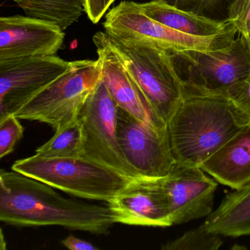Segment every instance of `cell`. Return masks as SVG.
I'll use <instances>...</instances> for the list:
<instances>
[{
    "label": "cell",
    "mask_w": 250,
    "mask_h": 250,
    "mask_svg": "<svg viewBox=\"0 0 250 250\" xmlns=\"http://www.w3.org/2000/svg\"><path fill=\"white\" fill-rule=\"evenodd\" d=\"M222 235L206 229L203 225L162 246L163 250H217L223 244Z\"/></svg>",
    "instance_id": "cell-20"
},
{
    "label": "cell",
    "mask_w": 250,
    "mask_h": 250,
    "mask_svg": "<svg viewBox=\"0 0 250 250\" xmlns=\"http://www.w3.org/2000/svg\"><path fill=\"white\" fill-rule=\"evenodd\" d=\"M226 21L233 25L238 34L250 30V0H232L227 10Z\"/></svg>",
    "instance_id": "cell-24"
},
{
    "label": "cell",
    "mask_w": 250,
    "mask_h": 250,
    "mask_svg": "<svg viewBox=\"0 0 250 250\" xmlns=\"http://www.w3.org/2000/svg\"><path fill=\"white\" fill-rule=\"evenodd\" d=\"M65 39L63 30L48 21L16 15L0 18V62L55 56Z\"/></svg>",
    "instance_id": "cell-12"
},
{
    "label": "cell",
    "mask_w": 250,
    "mask_h": 250,
    "mask_svg": "<svg viewBox=\"0 0 250 250\" xmlns=\"http://www.w3.org/2000/svg\"><path fill=\"white\" fill-rule=\"evenodd\" d=\"M70 63L56 55L0 62V118L15 113L62 75Z\"/></svg>",
    "instance_id": "cell-10"
},
{
    "label": "cell",
    "mask_w": 250,
    "mask_h": 250,
    "mask_svg": "<svg viewBox=\"0 0 250 250\" xmlns=\"http://www.w3.org/2000/svg\"><path fill=\"white\" fill-rule=\"evenodd\" d=\"M174 55L188 65V77L184 80L207 91L225 93L250 73V52L240 35L222 49L186 51Z\"/></svg>",
    "instance_id": "cell-9"
},
{
    "label": "cell",
    "mask_w": 250,
    "mask_h": 250,
    "mask_svg": "<svg viewBox=\"0 0 250 250\" xmlns=\"http://www.w3.org/2000/svg\"><path fill=\"white\" fill-rule=\"evenodd\" d=\"M231 103L250 125V73L225 92Z\"/></svg>",
    "instance_id": "cell-23"
},
{
    "label": "cell",
    "mask_w": 250,
    "mask_h": 250,
    "mask_svg": "<svg viewBox=\"0 0 250 250\" xmlns=\"http://www.w3.org/2000/svg\"><path fill=\"white\" fill-rule=\"evenodd\" d=\"M0 221L15 226L63 227L106 235L115 223L108 206L66 199L20 172H0Z\"/></svg>",
    "instance_id": "cell-1"
},
{
    "label": "cell",
    "mask_w": 250,
    "mask_h": 250,
    "mask_svg": "<svg viewBox=\"0 0 250 250\" xmlns=\"http://www.w3.org/2000/svg\"><path fill=\"white\" fill-rule=\"evenodd\" d=\"M159 179L133 180L107 203L115 223L159 228L174 225L169 200Z\"/></svg>",
    "instance_id": "cell-13"
},
{
    "label": "cell",
    "mask_w": 250,
    "mask_h": 250,
    "mask_svg": "<svg viewBox=\"0 0 250 250\" xmlns=\"http://www.w3.org/2000/svg\"><path fill=\"white\" fill-rule=\"evenodd\" d=\"M239 35L242 36L243 39H244L250 55V31L246 32V33H241V34Z\"/></svg>",
    "instance_id": "cell-27"
},
{
    "label": "cell",
    "mask_w": 250,
    "mask_h": 250,
    "mask_svg": "<svg viewBox=\"0 0 250 250\" xmlns=\"http://www.w3.org/2000/svg\"><path fill=\"white\" fill-rule=\"evenodd\" d=\"M117 109L118 106L101 80L80 115L83 134L80 156L111 168L131 181L143 178L129 165L118 143Z\"/></svg>",
    "instance_id": "cell-7"
},
{
    "label": "cell",
    "mask_w": 250,
    "mask_h": 250,
    "mask_svg": "<svg viewBox=\"0 0 250 250\" xmlns=\"http://www.w3.org/2000/svg\"><path fill=\"white\" fill-rule=\"evenodd\" d=\"M106 36L155 113L167 124L184 93L175 55L150 43Z\"/></svg>",
    "instance_id": "cell-3"
},
{
    "label": "cell",
    "mask_w": 250,
    "mask_h": 250,
    "mask_svg": "<svg viewBox=\"0 0 250 250\" xmlns=\"http://www.w3.org/2000/svg\"><path fill=\"white\" fill-rule=\"evenodd\" d=\"M12 170L76 197L106 203L131 181L114 169L81 156L46 157L36 154L17 161Z\"/></svg>",
    "instance_id": "cell-4"
},
{
    "label": "cell",
    "mask_w": 250,
    "mask_h": 250,
    "mask_svg": "<svg viewBox=\"0 0 250 250\" xmlns=\"http://www.w3.org/2000/svg\"><path fill=\"white\" fill-rule=\"evenodd\" d=\"M202 225L222 236L250 235V183L227 194Z\"/></svg>",
    "instance_id": "cell-16"
},
{
    "label": "cell",
    "mask_w": 250,
    "mask_h": 250,
    "mask_svg": "<svg viewBox=\"0 0 250 250\" xmlns=\"http://www.w3.org/2000/svg\"><path fill=\"white\" fill-rule=\"evenodd\" d=\"M103 27L111 37L150 43L172 54L186 51H213L226 47L235 40L233 25L217 36L198 37L177 31L147 17L140 3L122 1L106 14Z\"/></svg>",
    "instance_id": "cell-6"
},
{
    "label": "cell",
    "mask_w": 250,
    "mask_h": 250,
    "mask_svg": "<svg viewBox=\"0 0 250 250\" xmlns=\"http://www.w3.org/2000/svg\"><path fill=\"white\" fill-rule=\"evenodd\" d=\"M101 80L99 60L72 61L62 75L27 101L14 115L19 119L49 124L55 131L62 129L79 118Z\"/></svg>",
    "instance_id": "cell-5"
},
{
    "label": "cell",
    "mask_w": 250,
    "mask_h": 250,
    "mask_svg": "<svg viewBox=\"0 0 250 250\" xmlns=\"http://www.w3.org/2000/svg\"><path fill=\"white\" fill-rule=\"evenodd\" d=\"M142 11L150 18L177 31L198 37H211L232 27L225 20H213L156 1L140 3Z\"/></svg>",
    "instance_id": "cell-17"
},
{
    "label": "cell",
    "mask_w": 250,
    "mask_h": 250,
    "mask_svg": "<svg viewBox=\"0 0 250 250\" xmlns=\"http://www.w3.org/2000/svg\"><path fill=\"white\" fill-rule=\"evenodd\" d=\"M26 16L66 30L83 16L84 0H13Z\"/></svg>",
    "instance_id": "cell-18"
},
{
    "label": "cell",
    "mask_w": 250,
    "mask_h": 250,
    "mask_svg": "<svg viewBox=\"0 0 250 250\" xmlns=\"http://www.w3.org/2000/svg\"><path fill=\"white\" fill-rule=\"evenodd\" d=\"M247 125L226 93L207 91L184 80L182 100L167 123L175 162L201 166Z\"/></svg>",
    "instance_id": "cell-2"
},
{
    "label": "cell",
    "mask_w": 250,
    "mask_h": 250,
    "mask_svg": "<svg viewBox=\"0 0 250 250\" xmlns=\"http://www.w3.org/2000/svg\"><path fill=\"white\" fill-rule=\"evenodd\" d=\"M162 2L182 11L214 19L227 0H150Z\"/></svg>",
    "instance_id": "cell-22"
},
{
    "label": "cell",
    "mask_w": 250,
    "mask_h": 250,
    "mask_svg": "<svg viewBox=\"0 0 250 250\" xmlns=\"http://www.w3.org/2000/svg\"><path fill=\"white\" fill-rule=\"evenodd\" d=\"M14 114L0 118V158L12 153L24 135V128Z\"/></svg>",
    "instance_id": "cell-21"
},
{
    "label": "cell",
    "mask_w": 250,
    "mask_h": 250,
    "mask_svg": "<svg viewBox=\"0 0 250 250\" xmlns=\"http://www.w3.org/2000/svg\"><path fill=\"white\" fill-rule=\"evenodd\" d=\"M159 181L167 196L174 225L207 217L214 210L218 182L200 167L175 162Z\"/></svg>",
    "instance_id": "cell-11"
},
{
    "label": "cell",
    "mask_w": 250,
    "mask_h": 250,
    "mask_svg": "<svg viewBox=\"0 0 250 250\" xmlns=\"http://www.w3.org/2000/svg\"><path fill=\"white\" fill-rule=\"evenodd\" d=\"M200 167L215 181L234 190L250 183V125L228 140Z\"/></svg>",
    "instance_id": "cell-15"
},
{
    "label": "cell",
    "mask_w": 250,
    "mask_h": 250,
    "mask_svg": "<svg viewBox=\"0 0 250 250\" xmlns=\"http://www.w3.org/2000/svg\"><path fill=\"white\" fill-rule=\"evenodd\" d=\"M115 0H84V11L89 20L97 24Z\"/></svg>",
    "instance_id": "cell-25"
},
{
    "label": "cell",
    "mask_w": 250,
    "mask_h": 250,
    "mask_svg": "<svg viewBox=\"0 0 250 250\" xmlns=\"http://www.w3.org/2000/svg\"><path fill=\"white\" fill-rule=\"evenodd\" d=\"M62 244L64 247L71 250H99V249L91 243L84 240L80 239L73 235H69L66 238L62 240Z\"/></svg>",
    "instance_id": "cell-26"
},
{
    "label": "cell",
    "mask_w": 250,
    "mask_h": 250,
    "mask_svg": "<svg viewBox=\"0 0 250 250\" xmlns=\"http://www.w3.org/2000/svg\"><path fill=\"white\" fill-rule=\"evenodd\" d=\"M98 60L102 69V80L118 107L132 116L156 128H166L152 109L116 52L109 45L105 32H98L93 37Z\"/></svg>",
    "instance_id": "cell-14"
},
{
    "label": "cell",
    "mask_w": 250,
    "mask_h": 250,
    "mask_svg": "<svg viewBox=\"0 0 250 250\" xmlns=\"http://www.w3.org/2000/svg\"><path fill=\"white\" fill-rule=\"evenodd\" d=\"M83 120L77 119L55 131V135L36 149V154L46 157H74L81 155L83 147Z\"/></svg>",
    "instance_id": "cell-19"
},
{
    "label": "cell",
    "mask_w": 250,
    "mask_h": 250,
    "mask_svg": "<svg viewBox=\"0 0 250 250\" xmlns=\"http://www.w3.org/2000/svg\"><path fill=\"white\" fill-rule=\"evenodd\" d=\"M117 137L133 169L141 178H165L175 164L167 127L156 128L137 119L118 107Z\"/></svg>",
    "instance_id": "cell-8"
}]
</instances>
